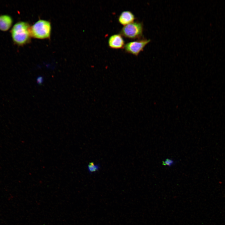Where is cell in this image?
<instances>
[{"instance_id":"6da1fadb","label":"cell","mask_w":225,"mask_h":225,"mask_svg":"<svg viewBox=\"0 0 225 225\" xmlns=\"http://www.w3.org/2000/svg\"><path fill=\"white\" fill-rule=\"evenodd\" d=\"M29 23L20 21L16 23L11 30L13 42L18 46H22L29 42L32 37Z\"/></svg>"},{"instance_id":"7a4b0ae2","label":"cell","mask_w":225,"mask_h":225,"mask_svg":"<svg viewBox=\"0 0 225 225\" xmlns=\"http://www.w3.org/2000/svg\"><path fill=\"white\" fill-rule=\"evenodd\" d=\"M52 27L48 21L39 19L30 27L32 37L38 39H47L50 38Z\"/></svg>"},{"instance_id":"3957f363","label":"cell","mask_w":225,"mask_h":225,"mask_svg":"<svg viewBox=\"0 0 225 225\" xmlns=\"http://www.w3.org/2000/svg\"><path fill=\"white\" fill-rule=\"evenodd\" d=\"M143 25L142 22H134L124 26L119 33L122 36L130 39H140L142 36Z\"/></svg>"},{"instance_id":"277c9868","label":"cell","mask_w":225,"mask_h":225,"mask_svg":"<svg viewBox=\"0 0 225 225\" xmlns=\"http://www.w3.org/2000/svg\"><path fill=\"white\" fill-rule=\"evenodd\" d=\"M150 41L145 39L130 41L125 44L124 49L126 52L138 56Z\"/></svg>"},{"instance_id":"5b68a950","label":"cell","mask_w":225,"mask_h":225,"mask_svg":"<svg viewBox=\"0 0 225 225\" xmlns=\"http://www.w3.org/2000/svg\"><path fill=\"white\" fill-rule=\"evenodd\" d=\"M108 45L110 48L113 49L124 48L125 45V41L120 34H115L109 38Z\"/></svg>"},{"instance_id":"8992f818","label":"cell","mask_w":225,"mask_h":225,"mask_svg":"<svg viewBox=\"0 0 225 225\" xmlns=\"http://www.w3.org/2000/svg\"><path fill=\"white\" fill-rule=\"evenodd\" d=\"M135 17L133 13L129 10L122 12L118 18V21L119 23L125 26L134 22Z\"/></svg>"},{"instance_id":"52a82bcc","label":"cell","mask_w":225,"mask_h":225,"mask_svg":"<svg viewBox=\"0 0 225 225\" xmlns=\"http://www.w3.org/2000/svg\"><path fill=\"white\" fill-rule=\"evenodd\" d=\"M13 23L12 17L8 14L0 15V30L6 32L11 28Z\"/></svg>"},{"instance_id":"ba28073f","label":"cell","mask_w":225,"mask_h":225,"mask_svg":"<svg viewBox=\"0 0 225 225\" xmlns=\"http://www.w3.org/2000/svg\"><path fill=\"white\" fill-rule=\"evenodd\" d=\"M100 168V165L99 164H95L93 162H90L88 165V170L90 173L97 172Z\"/></svg>"},{"instance_id":"9c48e42d","label":"cell","mask_w":225,"mask_h":225,"mask_svg":"<svg viewBox=\"0 0 225 225\" xmlns=\"http://www.w3.org/2000/svg\"><path fill=\"white\" fill-rule=\"evenodd\" d=\"M175 162L173 160L167 158L164 161L162 162V164L165 166H168L169 167H171L174 165Z\"/></svg>"},{"instance_id":"30bf717a","label":"cell","mask_w":225,"mask_h":225,"mask_svg":"<svg viewBox=\"0 0 225 225\" xmlns=\"http://www.w3.org/2000/svg\"><path fill=\"white\" fill-rule=\"evenodd\" d=\"M37 81L38 84H40L42 83L43 81V78L42 77H39L37 78Z\"/></svg>"}]
</instances>
